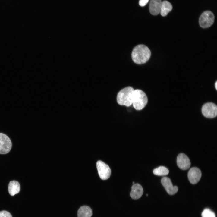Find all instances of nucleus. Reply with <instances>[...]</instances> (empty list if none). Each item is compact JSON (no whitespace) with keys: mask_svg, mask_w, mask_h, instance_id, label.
I'll return each mask as SVG.
<instances>
[{"mask_svg":"<svg viewBox=\"0 0 217 217\" xmlns=\"http://www.w3.org/2000/svg\"><path fill=\"white\" fill-rule=\"evenodd\" d=\"M151 55V51L147 46L140 44L134 48L131 53V57L133 61L135 63L142 64L149 59Z\"/></svg>","mask_w":217,"mask_h":217,"instance_id":"f257e3e1","label":"nucleus"},{"mask_svg":"<svg viewBox=\"0 0 217 217\" xmlns=\"http://www.w3.org/2000/svg\"><path fill=\"white\" fill-rule=\"evenodd\" d=\"M134 90L131 87H127L121 90L117 96L118 103L121 105L130 106L132 104V97Z\"/></svg>","mask_w":217,"mask_h":217,"instance_id":"f03ea898","label":"nucleus"},{"mask_svg":"<svg viewBox=\"0 0 217 217\" xmlns=\"http://www.w3.org/2000/svg\"><path fill=\"white\" fill-rule=\"evenodd\" d=\"M147 102V96L143 91L139 89L134 90L132 97V104L135 109L140 110L143 109Z\"/></svg>","mask_w":217,"mask_h":217,"instance_id":"7ed1b4c3","label":"nucleus"},{"mask_svg":"<svg viewBox=\"0 0 217 217\" xmlns=\"http://www.w3.org/2000/svg\"><path fill=\"white\" fill-rule=\"evenodd\" d=\"M214 16L210 11H207L203 13L199 18V23L200 26L203 28L210 27L213 24Z\"/></svg>","mask_w":217,"mask_h":217,"instance_id":"20e7f679","label":"nucleus"},{"mask_svg":"<svg viewBox=\"0 0 217 217\" xmlns=\"http://www.w3.org/2000/svg\"><path fill=\"white\" fill-rule=\"evenodd\" d=\"M96 166L99 175L101 179L106 180L109 178L111 171L108 165L102 161L99 160L97 162Z\"/></svg>","mask_w":217,"mask_h":217,"instance_id":"39448f33","label":"nucleus"},{"mask_svg":"<svg viewBox=\"0 0 217 217\" xmlns=\"http://www.w3.org/2000/svg\"><path fill=\"white\" fill-rule=\"evenodd\" d=\"M202 112L203 115L206 118H215L217 115V105L212 102L206 103L202 107Z\"/></svg>","mask_w":217,"mask_h":217,"instance_id":"423d86ee","label":"nucleus"},{"mask_svg":"<svg viewBox=\"0 0 217 217\" xmlns=\"http://www.w3.org/2000/svg\"><path fill=\"white\" fill-rule=\"evenodd\" d=\"M11 147L12 143L9 138L5 134L0 133V154L7 153Z\"/></svg>","mask_w":217,"mask_h":217,"instance_id":"0eeeda50","label":"nucleus"},{"mask_svg":"<svg viewBox=\"0 0 217 217\" xmlns=\"http://www.w3.org/2000/svg\"><path fill=\"white\" fill-rule=\"evenodd\" d=\"M202 173L198 168L193 167L191 168L188 173V178L190 183L192 184L197 183L200 179Z\"/></svg>","mask_w":217,"mask_h":217,"instance_id":"6e6552de","label":"nucleus"},{"mask_svg":"<svg viewBox=\"0 0 217 217\" xmlns=\"http://www.w3.org/2000/svg\"><path fill=\"white\" fill-rule=\"evenodd\" d=\"M177 164L181 169L185 170L190 168L191 163L188 156L183 153L179 154L177 159Z\"/></svg>","mask_w":217,"mask_h":217,"instance_id":"1a4fd4ad","label":"nucleus"},{"mask_svg":"<svg viewBox=\"0 0 217 217\" xmlns=\"http://www.w3.org/2000/svg\"><path fill=\"white\" fill-rule=\"evenodd\" d=\"M162 184L167 193L170 195L176 193L178 190L177 186H173L170 179L167 177H164L161 179Z\"/></svg>","mask_w":217,"mask_h":217,"instance_id":"9d476101","label":"nucleus"},{"mask_svg":"<svg viewBox=\"0 0 217 217\" xmlns=\"http://www.w3.org/2000/svg\"><path fill=\"white\" fill-rule=\"evenodd\" d=\"M143 189L141 186L138 184H134L131 187L130 196L133 199H138L143 193Z\"/></svg>","mask_w":217,"mask_h":217,"instance_id":"9b49d317","label":"nucleus"},{"mask_svg":"<svg viewBox=\"0 0 217 217\" xmlns=\"http://www.w3.org/2000/svg\"><path fill=\"white\" fill-rule=\"evenodd\" d=\"M162 3L161 0H150L149 9L152 14L156 15L159 14Z\"/></svg>","mask_w":217,"mask_h":217,"instance_id":"f8f14e48","label":"nucleus"},{"mask_svg":"<svg viewBox=\"0 0 217 217\" xmlns=\"http://www.w3.org/2000/svg\"><path fill=\"white\" fill-rule=\"evenodd\" d=\"M20 186L19 183L16 181H11L8 185V191L9 194L13 196L19 193Z\"/></svg>","mask_w":217,"mask_h":217,"instance_id":"ddd939ff","label":"nucleus"},{"mask_svg":"<svg viewBox=\"0 0 217 217\" xmlns=\"http://www.w3.org/2000/svg\"><path fill=\"white\" fill-rule=\"evenodd\" d=\"M92 215L91 209L87 206H81L77 211L78 217H91Z\"/></svg>","mask_w":217,"mask_h":217,"instance_id":"4468645a","label":"nucleus"},{"mask_svg":"<svg viewBox=\"0 0 217 217\" xmlns=\"http://www.w3.org/2000/svg\"><path fill=\"white\" fill-rule=\"evenodd\" d=\"M172 9V6L170 3L165 0L162 2L160 13L162 16L165 17L168 14Z\"/></svg>","mask_w":217,"mask_h":217,"instance_id":"2eb2a0df","label":"nucleus"},{"mask_svg":"<svg viewBox=\"0 0 217 217\" xmlns=\"http://www.w3.org/2000/svg\"><path fill=\"white\" fill-rule=\"evenodd\" d=\"M153 172L156 175L162 176L167 175L169 171L166 167L163 166H160L154 169Z\"/></svg>","mask_w":217,"mask_h":217,"instance_id":"dca6fc26","label":"nucleus"},{"mask_svg":"<svg viewBox=\"0 0 217 217\" xmlns=\"http://www.w3.org/2000/svg\"><path fill=\"white\" fill-rule=\"evenodd\" d=\"M202 217H215V213L209 209H205L201 214Z\"/></svg>","mask_w":217,"mask_h":217,"instance_id":"f3484780","label":"nucleus"},{"mask_svg":"<svg viewBox=\"0 0 217 217\" xmlns=\"http://www.w3.org/2000/svg\"><path fill=\"white\" fill-rule=\"evenodd\" d=\"M0 217H12V216L9 212L3 210L0 212Z\"/></svg>","mask_w":217,"mask_h":217,"instance_id":"a211bd4d","label":"nucleus"},{"mask_svg":"<svg viewBox=\"0 0 217 217\" xmlns=\"http://www.w3.org/2000/svg\"><path fill=\"white\" fill-rule=\"evenodd\" d=\"M149 0H140L139 5L141 7H143L146 5Z\"/></svg>","mask_w":217,"mask_h":217,"instance_id":"6ab92c4d","label":"nucleus"},{"mask_svg":"<svg viewBox=\"0 0 217 217\" xmlns=\"http://www.w3.org/2000/svg\"><path fill=\"white\" fill-rule=\"evenodd\" d=\"M215 86L216 90H217V82L216 81L215 83Z\"/></svg>","mask_w":217,"mask_h":217,"instance_id":"aec40b11","label":"nucleus"},{"mask_svg":"<svg viewBox=\"0 0 217 217\" xmlns=\"http://www.w3.org/2000/svg\"><path fill=\"white\" fill-rule=\"evenodd\" d=\"M133 184H134V182H133Z\"/></svg>","mask_w":217,"mask_h":217,"instance_id":"412c9836","label":"nucleus"},{"mask_svg":"<svg viewBox=\"0 0 217 217\" xmlns=\"http://www.w3.org/2000/svg\"><path fill=\"white\" fill-rule=\"evenodd\" d=\"M146 196H148V195L147 194H146Z\"/></svg>","mask_w":217,"mask_h":217,"instance_id":"4be33fe9","label":"nucleus"}]
</instances>
